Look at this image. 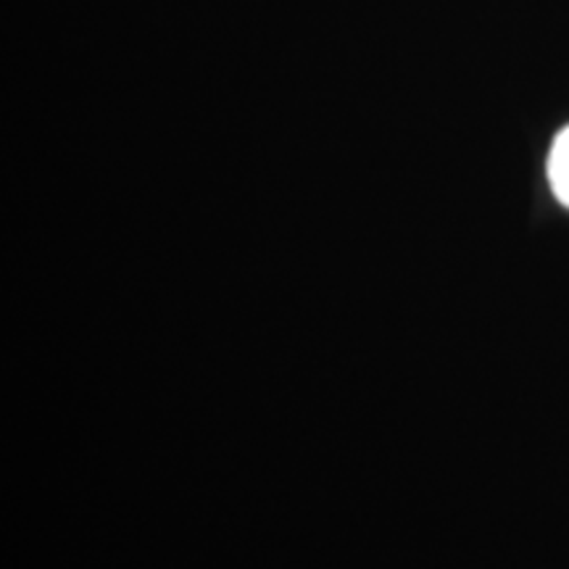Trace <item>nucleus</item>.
<instances>
[{
    "label": "nucleus",
    "mask_w": 569,
    "mask_h": 569,
    "mask_svg": "<svg viewBox=\"0 0 569 569\" xmlns=\"http://www.w3.org/2000/svg\"><path fill=\"white\" fill-rule=\"evenodd\" d=\"M549 182L559 203H565L569 209V127L553 138L549 153Z\"/></svg>",
    "instance_id": "1"
}]
</instances>
